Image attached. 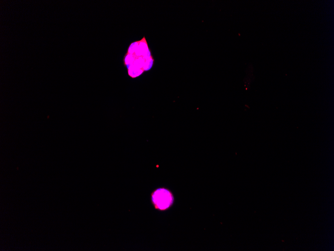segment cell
I'll return each mask as SVG.
<instances>
[{
	"instance_id": "obj_1",
	"label": "cell",
	"mask_w": 334,
	"mask_h": 251,
	"mask_svg": "<svg viewBox=\"0 0 334 251\" xmlns=\"http://www.w3.org/2000/svg\"><path fill=\"white\" fill-rule=\"evenodd\" d=\"M150 200L155 209L160 211H164L172 207L174 202V197L170 189L161 187L155 189L152 192Z\"/></svg>"
}]
</instances>
